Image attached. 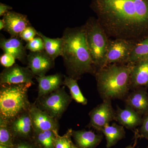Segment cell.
I'll use <instances>...</instances> for the list:
<instances>
[{"label": "cell", "mask_w": 148, "mask_h": 148, "mask_svg": "<svg viewBox=\"0 0 148 148\" xmlns=\"http://www.w3.org/2000/svg\"><path fill=\"white\" fill-rule=\"evenodd\" d=\"M101 133L106 137L107 148L113 147L120 140L125 138L124 127L115 123H113L111 125H107L102 130Z\"/></svg>", "instance_id": "20"}, {"label": "cell", "mask_w": 148, "mask_h": 148, "mask_svg": "<svg viewBox=\"0 0 148 148\" xmlns=\"http://www.w3.org/2000/svg\"><path fill=\"white\" fill-rule=\"evenodd\" d=\"M77 81V80L68 76H64V85L69 88L72 99L77 103L84 106L86 105L88 103L87 99L83 95Z\"/></svg>", "instance_id": "23"}, {"label": "cell", "mask_w": 148, "mask_h": 148, "mask_svg": "<svg viewBox=\"0 0 148 148\" xmlns=\"http://www.w3.org/2000/svg\"><path fill=\"white\" fill-rule=\"evenodd\" d=\"M37 32H38L34 27L31 26H29L21 32L19 37L21 40L28 42L35 38V37L37 35Z\"/></svg>", "instance_id": "30"}, {"label": "cell", "mask_w": 148, "mask_h": 148, "mask_svg": "<svg viewBox=\"0 0 148 148\" xmlns=\"http://www.w3.org/2000/svg\"><path fill=\"white\" fill-rule=\"evenodd\" d=\"M72 100L71 95L62 87L49 94L37 98L35 103L39 108L58 120L67 110Z\"/></svg>", "instance_id": "6"}, {"label": "cell", "mask_w": 148, "mask_h": 148, "mask_svg": "<svg viewBox=\"0 0 148 148\" xmlns=\"http://www.w3.org/2000/svg\"><path fill=\"white\" fill-rule=\"evenodd\" d=\"M54 60L45 50L31 52L27 55V67L35 77L43 76L54 67Z\"/></svg>", "instance_id": "11"}, {"label": "cell", "mask_w": 148, "mask_h": 148, "mask_svg": "<svg viewBox=\"0 0 148 148\" xmlns=\"http://www.w3.org/2000/svg\"><path fill=\"white\" fill-rule=\"evenodd\" d=\"M73 130L69 129L64 135L60 136L58 132L56 134L54 147L55 148H71Z\"/></svg>", "instance_id": "26"}, {"label": "cell", "mask_w": 148, "mask_h": 148, "mask_svg": "<svg viewBox=\"0 0 148 148\" xmlns=\"http://www.w3.org/2000/svg\"><path fill=\"white\" fill-rule=\"evenodd\" d=\"M125 148H134V147L133 146H132L131 145H129L127 146V147H126Z\"/></svg>", "instance_id": "36"}, {"label": "cell", "mask_w": 148, "mask_h": 148, "mask_svg": "<svg viewBox=\"0 0 148 148\" xmlns=\"http://www.w3.org/2000/svg\"><path fill=\"white\" fill-rule=\"evenodd\" d=\"M9 125L14 140L32 138L34 129L29 111L12 120Z\"/></svg>", "instance_id": "12"}, {"label": "cell", "mask_w": 148, "mask_h": 148, "mask_svg": "<svg viewBox=\"0 0 148 148\" xmlns=\"http://www.w3.org/2000/svg\"><path fill=\"white\" fill-rule=\"evenodd\" d=\"M4 30L11 37H19L21 32L31 26L27 16L14 11H9L3 16Z\"/></svg>", "instance_id": "13"}, {"label": "cell", "mask_w": 148, "mask_h": 148, "mask_svg": "<svg viewBox=\"0 0 148 148\" xmlns=\"http://www.w3.org/2000/svg\"><path fill=\"white\" fill-rule=\"evenodd\" d=\"M147 148H148V147H147Z\"/></svg>", "instance_id": "37"}, {"label": "cell", "mask_w": 148, "mask_h": 148, "mask_svg": "<svg viewBox=\"0 0 148 148\" xmlns=\"http://www.w3.org/2000/svg\"><path fill=\"white\" fill-rule=\"evenodd\" d=\"M28 67H22L14 64V66L5 69L0 74V84H17L33 83L35 77Z\"/></svg>", "instance_id": "9"}, {"label": "cell", "mask_w": 148, "mask_h": 148, "mask_svg": "<svg viewBox=\"0 0 148 148\" xmlns=\"http://www.w3.org/2000/svg\"><path fill=\"white\" fill-rule=\"evenodd\" d=\"M12 147H9V146L4 145H0V148H12Z\"/></svg>", "instance_id": "34"}, {"label": "cell", "mask_w": 148, "mask_h": 148, "mask_svg": "<svg viewBox=\"0 0 148 148\" xmlns=\"http://www.w3.org/2000/svg\"><path fill=\"white\" fill-rule=\"evenodd\" d=\"M33 83L1 84L0 118L10 122L18 116L29 111L31 104L28 97Z\"/></svg>", "instance_id": "4"}, {"label": "cell", "mask_w": 148, "mask_h": 148, "mask_svg": "<svg viewBox=\"0 0 148 148\" xmlns=\"http://www.w3.org/2000/svg\"><path fill=\"white\" fill-rule=\"evenodd\" d=\"M146 58H148V36L135 44L127 64H134Z\"/></svg>", "instance_id": "24"}, {"label": "cell", "mask_w": 148, "mask_h": 148, "mask_svg": "<svg viewBox=\"0 0 148 148\" xmlns=\"http://www.w3.org/2000/svg\"><path fill=\"white\" fill-rule=\"evenodd\" d=\"M38 82V98L45 95L58 90L64 85L63 76L61 73L41 77H36Z\"/></svg>", "instance_id": "18"}, {"label": "cell", "mask_w": 148, "mask_h": 148, "mask_svg": "<svg viewBox=\"0 0 148 148\" xmlns=\"http://www.w3.org/2000/svg\"><path fill=\"white\" fill-rule=\"evenodd\" d=\"M5 24L4 21L3 19L0 20V30H3L4 29Z\"/></svg>", "instance_id": "33"}, {"label": "cell", "mask_w": 148, "mask_h": 148, "mask_svg": "<svg viewBox=\"0 0 148 148\" xmlns=\"http://www.w3.org/2000/svg\"><path fill=\"white\" fill-rule=\"evenodd\" d=\"M71 148H79L75 145L73 143H72Z\"/></svg>", "instance_id": "35"}, {"label": "cell", "mask_w": 148, "mask_h": 148, "mask_svg": "<svg viewBox=\"0 0 148 148\" xmlns=\"http://www.w3.org/2000/svg\"><path fill=\"white\" fill-rule=\"evenodd\" d=\"M147 89L140 87L132 90L124 99L125 106H129L143 116L148 114Z\"/></svg>", "instance_id": "14"}, {"label": "cell", "mask_w": 148, "mask_h": 148, "mask_svg": "<svg viewBox=\"0 0 148 148\" xmlns=\"http://www.w3.org/2000/svg\"><path fill=\"white\" fill-rule=\"evenodd\" d=\"M132 64H111L96 70L94 76L102 100H123L129 93Z\"/></svg>", "instance_id": "3"}, {"label": "cell", "mask_w": 148, "mask_h": 148, "mask_svg": "<svg viewBox=\"0 0 148 148\" xmlns=\"http://www.w3.org/2000/svg\"><path fill=\"white\" fill-rule=\"evenodd\" d=\"M12 148H40L33 138L14 139Z\"/></svg>", "instance_id": "28"}, {"label": "cell", "mask_w": 148, "mask_h": 148, "mask_svg": "<svg viewBox=\"0 0 148 148\" xmlns=\"http://www.w3.org/2000/svg\"><path fill=\"white\" fill-rule=\"evenodd\" d=\"M129 88L133 90L140 87L148 88V58L132 64Z\"/></svg>", "instance_id": "15"}, {"label": "cell", "mask_w": 148, "mask_h": 148, "mask_svg": "<svg viewBox=\"0 0 148 148\" xmlns=\"http://www.w3.org/2000/svg\"><path fill=\"white\" fill-rule=\"evenodd\" d=\"M89 116L90 120L88 126L101 133L106 125L116 120V111L112 106V100H103L101 104L90 111Z\"/></svg>", "instance_id": "8"}, {"label": "cell", "mask_w": 148, "mask_h": 148, "mask_svg": "<svg viewBox=\"0 0 148 148\" xmlns=\"http://www.w3.org/2000/svg\"><path fill=\"white\" fill-rule=\"evenodd\" d=\"M37 35L42 39L45 45V50L54 60L61 56L63 48V41L62 38H51L46 36L40 32Z\"/></svg>", "instance_id": "21"}, {"label": "cell", "mask_w": 148, "mask_h": 148, "mask_svg": "<svg viewBox=\"0 0 148 148\" xmlns=\"http://www.w3.org/2000/svg\"><path fill=\"white\" fill-rule=\"evenodd\" d=\"M57 131H34L33 140L40 148H55L56 134Z\"/></svg>", "instance_id": "22"}, {"label": "cell", "mask_w": 148, "mask_h": 148, "mask_svg": "<svg viewBox=\"0 0 148 148\" xmlns=\"http://www.w3.org/2000/svg\"><path fill=\"white\" fill-rule=\"evenodd\" d=\"M84 27L88 47L96 70L104 66L110 39L97 18L90 17Z\"/></svg>", "instance_id": "5"}, {"label": "cell", "mask_w": 148, "mask_h": 148, "mask_svg": "<svg viewBox=\"0 0 148 148\" xmlns=\"http://www.w3.org/2000/svg\"><path fill=\"white\" fill-rule=\"evenodd\" d=\"M135 44L121 39H110L104 66L111 64H127L130 56Z\"/></svg>", "instance_id": "7"}, {"label": "cell", "mask_w": 148, "mask_h": 148, "mask_svg": "<svg viewBox=\"0 0 148 148\" xmlns=\"http://www.w3.org/2000/svg\"><path fill=\"white\" fill-rule=\"evenodd\" d=\"M90 7L109 38L136 43L148 36V0H91Z\"/></svg>", "instance_id": "1"}, {"label": "cell", "mask_w": 148, "mask_h": 148, "mask_svg": "<svg viewBox=\"0 0 148 148\" xmlns=\"http://www.w3.org/2000/svg\"><path fill=\"white\" fill-rule=\"evenodd\" d=\"M27 49L31 52H37L45 50L43 40L41 37H35L30 41L27 42L26 45Z\"/></svg>", "instance_id": "27"}, {"label": "cell", "mask_w": 148, "mask_h": 148, "mask_svg": "<svg viewBox=\"0 0 148 148\" xmlns=\"http://www.w3.org/2000/svg\"><path fill=\"white\" fill-rule=\"evenodd\" d=\"M115 121L128 129H133L140 126L143 121V116L129 106H125V109L116 106Z\"/></svg>", "instance_id": "17"}, {"label": "cell", "mask_w": 148, "mask_h": 148, "mask_svg": "<svg viewBox=\"0 0 148 148\" xmlns=\"http://www.w3.org/2000/svg\"><path fill=\"white\" fill-rule=\"evenodd\" d=\"M34 131L52 130L58 132V120L39 108L36 103L31 105L29 110Z\"/></svg>", "instance_id": "10"}, {"label": "cell", "mask_w": 148, "mask_h": 148, "mask_svg": "<svg viewBox=\"0 0 148 148\" xmlns=\"http://www.w3.org/2000/svg\"><path fill=\"white\" fill-rule=\"evenodd\" d=\"M135 137L148 140V114L143 116V123L136 132Z\"/></svg>", "instance_id": "29"}, {"label": "cell", "mask_w": 148, "mask_h": 148, "mask_svg": "<svg viewBox=\"0 0 148 148\" xmlns=\"http://www.w3.org/2000/svg\"><path fill=\"white\" fill-rule=\"evenodd\" d=\"M72 138L79 148H96L102 142L103 135L91 130H73Z\"/></svg>", "instance_id": "19"}, {"label": "cell", "mask_w": 148, "mask_h": 148, "mask_svg": "<svg viewBox=\"0 0 148 148\" xmlns=\"http://www.w3.org/2000/svg\"><path fill=\"white\" fill-rule=\"evenodd\" d=\"M62 38L63 44L61 56L68 76L78 80L84 74L94 75L96 69L88 47L84 25L66 28Z\"/></svg>", "instance_id": "2"}, {"label": "cell", "mask_w": 148, "mask_h": 148, "mask_svg": "<svg viewBox=\"0 0 148 148\" xmlns=\"http://www.w3.org/2000/svg\"><path fill=\"white\" fill-rule=\"evenodd\" d=\"M0 47L4 53L12 55L15 59L24 64L27 62V55L26 46H24L22 40L19 37H11L6 38L1 37Z\"/></svg>", "instance_id": "16"}, {"label": "cell", "mask_w": 148, "mask_h": 148, "mask_svg": "<svg viewBox=\"0 0 148 148\" xmlns=\"http://www.w3.org/2000/svg\"><path fill=\"white\" fill-rule=\"evenodd\" d=\"M12 7L5 4L0 3V16H3L5 14L12 10Z\"/></svg>", "instance_id": "32"}, {"label": "cell", "mask_w": 148, "mask_h": 148, "mask_svg": "<svg viewBox=\"0 0 148 148\" xmlns=\"http://www.w3.org/2000/svg\"><path fill=\"white\" fill-rule=\"evenodd\" d=\"M14 138L12 135L8 122L0 118V145L12 147Z\"/></svg>", "instance_id": "25"}, {"label": "cell", "mask_w": 148, "mask_h": 148, "mask_svg": "<svg viewBox=\"0 0 148 148\" xmlns=\"http://www.w3.org/2000/svg\"><path fill=\"white\" fill-rule=\"evenodd\" d=\"M15 60L16 59L12 55L9 53H4L0 57V63L3 67L8 68L14 65Z\"/></svg>", "instance_id": "31"}]
</instances>
